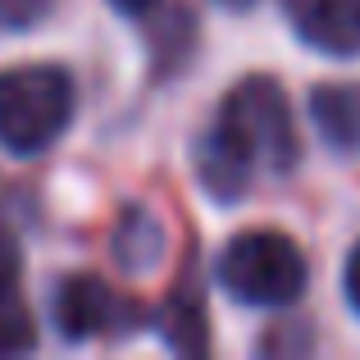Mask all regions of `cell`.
Returning a JSON list of instances; mask_svg holds the SVG:
<instances>
[{
	"label": "cell",
	"mask_w": 360,
	"mask_h": 360,
	"mask_svg": "<svg viewBox=\"0 0 360 360\" xmlns=\"http://www.w3.org/2000/svg\"><path fill=\"white\" fill-rule=\"evenodd\" d=\"M160 251H165V233H160V224L150 219V214H141V210H128V219H123V229L115 238L119 264L132 269V274H146L150 264L160 260Z\"/></svg>",
	"instance_id": "obj_7"
},
{
	"label": "cell",
	"mask_w": 360,
	"mask_h": 360,
	"mask_svg": "<svg viewBox=\"0 0 360 360\" xmlns=\"http://www.w3.org/2000/svg\"><path fill=\"white\" fill-rule=\"evenodd\" d=\"M165 338L178 347V352H201L205 347V319L196 306H174L165 315Z\"/></svg>",
	"instance_id": "obj_8"
},
{
	"label": "cell",
	"mask_w": 360,
	"mask_h": 360,
	"mask_svg": "<svg viewBox=\"0 0 360 360\" xmlns=\"http://www.w3.org/2000/svg\"><path fill=\"white\" fill-rule=\"evenodd\" d=\"M55 328L73 342L119 338L128 328H137V301H128L119 288L101 283L96 274H73L55 292Z\"/></svg>",
	"instance_id": "obj_4"
},
{
	"label": "cell",
	"mask_w": 360,
	"mask_h": 360,
	"mask_svg": "<svg viewBox=\"0 0 360 360\" xmlns=\"http://www.w3.org/2000/svg\"><path fill=\"white\" fill-rule=\"evenodd\" d=\"M219 283L242 306H292L306 292V260L283 233H242L219 260Z\"/></svg>",
	"instance_id": "obj_3"
},
{
	"label": "cell",
	"mask_w": 360,
	"mask_h": 360,
	"mask_svg": "<svg viewBox=\"0 0 360 360\" xmlns=\"http://www.w3.org/2000/svg\"><path fill=\"white\" fill-rule=\"evenodd\" d=\"M347 301H352L356 315H360V242H356L352 260H347Z\"/></svg>",
	"instance_id": "obj_12"
},
{
	"label": "cell",
	"mask_w": 360,
	"mask_h": 360,
	"mask_svg": "<svg viewBox=\"0 0 360 360\" xmlns=\"http://www.w3.org/2000/svg\"><path fill=\"white\" fill-rule=\"evenodd\" d=\"M297 123L274 78H246L229 91L214 128L196 141V174L214 201H238L255 174H288L297 165Z\"/></svg>",
	"instance_id": "obj_1"
},
{
	"label": "cell",
	"mask_w": 360,
	"mask_h": 360,
	"mask_svg": "<svg viewBox=\"0 0 360 360\" xmlns=\"http://www.w3.org/2000/svg\"><path fill=\"white\" fill-rule=\"evenodd\" d=\"M301 41L324 55H360V0H283Z\"/></svg>",
	"instance_id": "obj_5"
},
{
	"label": "cell",
	"mask_w": 360,
	"mask_h": 360,
	"mask_svg": "<svg viewBox=\"0 0 360 360\" xmlns=\"http://www.w3.org/2000/svg\"><path fill=\"white\" fill-rule=\"evenodd\" d=\"M310 119L338 155H360V87L328 82L310 91Z\"/></svg>",
	"instance_id": "obj_6"
},
{
	"label": "cell",
	"mask_w": 360,
	"mask_h": 360,
	"mask_svg": "<svg viewBox=\"0 0 360 360\" xmlns=\"http://www.w3.org/2000/svg\"><path fill=\"white\" fill-rule=\"evenodd\" d=\"M73 119V82L64 69L27 64L0 73V146L9 155L46 150Z\"/></svg>",
	"instance_id": "obj_2"
},
{
	"label": "cell",
	"mask_w": 360,
	"mask_h": 360,
	"mask_svg": "<svg viewBox=\"0 0 360 360\" xmlns=\"http://www.w3.org/2000/svg\"><path fill=\"white\" fill-rule=\"evenodd\" d=\"M14 288H18V246L0 233V306L14 301Z\"/></svg>",
	"instance_id": "obj_11"
},
{
	"label": "cell",
	"mask_w": 360,
	"mask_h": 360,
	"mask_svg": "<svg viewBox=\"0 0 360 360\" xmlns=\"http://www.w3.org/2000/svg\"><path fill=\"white\" fill-rule=\"evenodd\" d=\"M150 5H155V0H115V9H123V14H146Z\"/></svg>",
	"instance_id": "obj_13"
},
{
	"label": "cell",
	"mask_w": 360,
	"mask_h": 360,
	"mask_svg": "<svg viewBox=\"0 0 360 360\" xmlns=\"http://www.w3.org/2000/svg\"><path fill=\"white\" fill-rule=\"evenodd\" d=\"M55 9V0H0V32H27Z\"/></svg>",
	"instance_id": "obj_10"
},
{
	"label": "cell",
	"mask_w": 360,
	"mask_h": 360,
	"mask_svg": "<svg viewBox=\"0 0 360 360\" xmlns=\"http://www.w3.org/2000/svg\"><path fill=\"white\" fill-rule=\"evenodd\" d=\"M37 342V328H32V315L14 301L0 306V352H27Z\"/></svg>",
	"instance_id": "obj_9"
},
{
	"label": "cell",
	"mask_w": 360,
	"mask_h": 360,
	"mask_svg": "<svg viewBox=\"0 0 360 360\" xmlns=\"http://www.w3.org/2000/svg\"><path fill=\"white\" fill-rule=\"evenodd\" d=\"M214 5H224V9H251L255 0H214Z\"/></svg>",
	"instance_id": "obj_14"
}]
</instances>
